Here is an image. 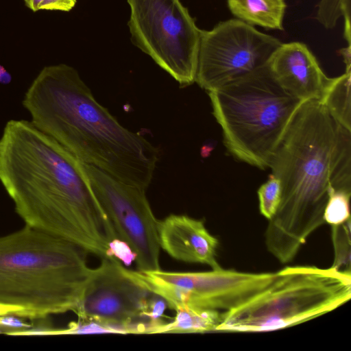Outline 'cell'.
<instances>
[{"instance_id": "obj_1", "label": "cell", "mask_w": 351, "mask_h": 351, "mask_svg": "<svg viewBox=\"0 0 351 351\" xmlns=\"http://www.w3.org/2000/svg\"><path fill=\"white\" fill-rule=\"evenodd\" d=\"M0 182L25 225L111 258L117 237L83 163L30 121L5 125Z\"/></svg>"}, {"instance_id": "obj_2", "label": "cell", "mask_w": 351, "mask_h": 351, "mask_svg": "<svg viewBox=\"0 0 351 351\" xmlns=\"http://www.w3.org/2000/svg\"><path fill=\"white\" fill-rule=\"evenodd\" d=\"M268 168L281 183V199L265 231L268 251L291 261L325 221L331 191L351 192V130L317 100L302 102L275 149Z\"/></svg>"}, {"instance_id": "obj_3", "label": "cell", "mask_w": 351, "mask_h": 351, "mask_svg": "<svg viewBox=\"0 0 351 351\" xmlns=\"http://www.w3.org/2000/svg\"><path fill=\"white\" fill-rule=\"evenodd\" d=\"M30 121L82 162L147 189L158 148L122 126L95 99L78 72L65 64L45 66L24 95Z\"/></svg>"}, {"instance_id": "obj_4", "label": "cell", "mask_w": 351, "mask_h": 351, "mask_svg": "<svg viewBox=\"0 0 351 351\" xmlns=\"http://www.w3.org/2000/svg\"><path fill=\"white\" fill-rule=\"evenodd\" d=\"M75 244L25 225L0 236V304L16 316L47 318L74 311L92 269Z\"/></svg>"}, {"instance_id": "obj_5", "label": "cell", "mask_w": 351, "mask_h": 351, "mask_svg": "<svg viewBox=\"0 0 351 351\" xmlns=\"http://www.w3.org/2000/svg\"><path fill=\"white\" fill-rule=\"evenodd\" d=\"M208 93L228 151L242 162L268 168L302 102L278 84L268 66Z\"/></svg>"}, {"instance_id": "obj_6", "label": "cell", "mask_w": 351, "mask_h": 351, "mask_svg": "<svg viewBox=\"0 0 351 351\" xmlns=\"http://www.w3.org/2000/svg\"><path fill=\"white\" fill-rule=\"evenodd\" d=\"M247 302L222 313L215 331L268 332L327 313L351 298V274L333 267L289 266Z\"/></svg>"}, {"instance_id": "obj_7", "label": "cell", "mask_w": 351, "mask_h": 351, "mask_svg": "<svg viewBox=\"0 0 351 351\" xmlns=\"http://www.w3.org/2000/svg\"><path fill=\"white\" fill-rule=\"evenodd\" d=\"M132 44L180 86L195 82L199 29L180 0H127Z\"/></svg>"}, {"instance_id": "obj_8", "label": "cell", "mask_w": 351, "mask_h": 351, "mask_svg": "<svg viewBox=\"0 0 351 351\" xmlns=\"http://www.w3.org/2000/svg\"><path fill=\"white\" fill-rule=\"evenodd\" d=\"M128 273L173 310L186 306L225 311L265 291L278 276V272L247 273L221 267L200 272L128 269Z\"/></svg>"}, {"instance_id": "obj_9", "label": "cell", "mask_w": 351, "mask_h": 351, "mask_svg": "<svg viewBox=\"0 0 351 351\" xmlns=\"http://www.w3.org/2000/svg\"><path fill=\"white\" fill-rule=\"evenodd\" d=\"M281 43L237 19L201 29L195 82L209 92L243 78L267 66Z\"/></svg>"}, {"instance_id": "obj_10", "label": "cell", "mask_w": 351, "mask_h": 351, "mask_svg": "<svg viewBox=\"0 0 351 351\" xmlns=\"http://www.w3.org/2000/svg\"><path fill=\"white\" fill-rule=\"evenodd\" d=\"M83 165L117 239L134 254L138 270L160 269L158 220L147 198L146 189L123 182L95 167Z\"/></svg>"}, {"instance_id": "obj_11", "label": "cell", "mask_w": 351, "mask_h": 351, "mask_svg": "<svg viewBox=\"0 0 351 351\" xmlns=\"http://www.w3.org/2000/svg\"><path fill=\"white\" fill-rule=\"evenodd\" d=\"M151 292L135 281L117 258H102L92 269L80 302L73 311L79 319H93L118 334H150L145 317Z\"/></svg>"}, {"instance_id": "obj_12", "label": "cell", "mask_w": 351, "mask_h": 351, "mask_svg": "<svg viewBox=\"0 0 351 351\" xmlns=\"http://www.w3.org/2000/svg\"><path fill=\"white\" fill-rule=\"evenodd\" d=\"M268 69L278 84L302 102L320 101L331 79L301 42L281 43L270 57Z\"/></svg>"}, {"instance_id": "obj_13", "label": "cell", "mask_w": 351, "mask_h": 351, "mask_svg": "<svg viewBox=\"0 0 351 351\" xmlns=\"http://www.w3.org/2000/svg\"><path fill=\"white\" fill-rule=\"evenodd\" d=\"M160 248L173 258L221 268L216 260L218 240L209 233L204 221L184 215H170L158 221Z\"/></svg>"}, {"instance_id": "obj_14", "label": "cell", "mask_w": 351, "mask_h": 351, "mask_svg": "<svg viewBox=\"0 0 351 351\" xmlns=\"http://www.w3.org/2000/svg\"><path fill=\"white\" fill-rule=\"evenodd\" d=\"M233 16L250 25L283 30L287 4L285 0H227Z\"/></svg>"}, {"instance_id": "obj_15", "label": "cell", "mask_w": 351, "mask_h": 351, "mask_svg": "<svg viewBox=\"0 0 351 351\" xmlns=\"http://www.w3.org/2000/svg\"><path fill=\"white\" fill-rule=\"evenodd\" d=\"M171 322L160 326L156 333H192L214 332L221 322L219 311L191 306H181L176 310Z\"/></svg>"}, {"instance_id": "obj_16", "label": "cell", "mask_w": 351, "mask_h": 351, "mask_svg": "<svg viewBox=\"0 0 351 351\" xmlns=\"http://www.w3.org/2000/svg\"><path fill=\"white\" fill-rule=\"evenodd\" d=\"M351 70L331 77L321 101L329 113L343 126L351 130L350 121Z\"/></svg>"}, {"instance_id": "obj_17", "label": "cell", "mask_w": 351, "mask_h": 351, "mask_svg": "<svg viewBox=\"0 0 351 351\" xmlns=\"http://www.w3.org/2000/svg\"><path fill=\"white\" fill-rule=\"evenodd\" d=\"M351 0H320L317 7L316 19L326 29L336 27L340 18L343 19V37L351 46Z\"/></svg>"}, {"instance_id": "obj_18", "label": "cell", "mask_w": 351, "mask_h": 351, "mask_svg": "<svg viewBox=\"0 0 351 351\" xmlns=\"http://www.w3.org/2000/svg\"><path fill=\"white\" fill-rule=\"evenodd\" d=\"M335 260L332 267L350 274V219L332 226Z\"/></svg>"}, {"instance_id": "obj_19", "label": "cell", "mask_w": 351, "mask_h": 351, "mask_svg": "<svg viewBox=\"0 0 351 351\" xmlns=\"http://www.w3.org/2000/svg\"><path fill=\"white\" fill-rule=\"evenodd\" d=\"M350 196L351 192L331 191L324 213V221L331 226H335L350 219Z\"/></svg>"}, {"instance_id": "obj_20", "label": "cell", "mask_w": 351, "mask_h": 351, "mask_svg": "<svg viewBox=\"0 0 351 351\" xmlns=\"http://www.w3.org/2000/svg\"><path fill=\"white\" fill-rule=\"evenodd\" d=\"M281 183L272 173L258 190L261 213L268 220L276 214L281 199Z\"/></svg>"}, {"instance_id": "obj_21", "label": "cell", "mask_w": 351, "mask_h": 351, "mask_svg": "<svg viewBox=\"0 0 351 351\" xmlns=\"http://www.w3.org/2000/svg\"><path fill=\"white\" fill-rule=\"evenodd\" d=\"M99 333L118 334L114 328L102 322L93 319H78L77 322H71L65 328H54L51 331L50 335Z\"/></svg>"}, {"instance_id": "obj_22", "label": "cell", "mask_w": 351, "mask_h": 351, "mask_svg": "<svg viewBox=\"0 0 351 351\" xmlns=\"http://www.w3.org/2000/svg\"><path fill=\"white\" fill-rule=\"evenodd\" d=\"M25 5L33 12L41 10L69 12L77 0H23Z\"/></svg>"}, {"instance_id": "obj_23", "label": "cell", "mask_w": 351, "mask_h": 351, "mask_svg": "<svg viewBox=\"0 0 351 351\" xmlns=\"http://www.w3.org/2000/svg\"><path fill=\"white\" fill-rule=\"evenodd\" d=\"M32 323L13 314L0 315V333L16 336L19 332L29 328Z\"/></svg>"}, {"instance_id": "obj_24", "label": "cell", "mask_w": 351, "mask_h": 351, "mask_svg": "<svg viewBox=\"0 0 351 351\" xmlns=\"http://www.w3.org/2000/svg\"><path fill=\"white\" fill-rule=\"evenodd\" d=\"M346 65V70H351V46H347L339 51Z\"/></svg>"}, {"instance_id": "obj_25", "label": "cell", "mask_w": 351, "mask_h": 351, "mask_svg": "<svg viewBox=\"0 0 351 351\" xmlns=\"http://www.w3.org/2000/svg\"><path fill=\"white\" fill-rule=\"evenodd\" d=\"M12 81L11 74L0 64V84L6 85Z\"/></svg>"}, {"instance_id": "obj_26", "label": "cell", "mask_w": 351, "mask_h": 351, "mask_svg": "<svg viewBox=\"0 0 351 351\" xmlns=\"http://www.w3.org/2000/svg\"><path fill=\"white\" fill-rule=\"evenodd\" d=\"M15 311V308L10 305L0 304V315L10 314Z\"/></svg>"}]
</instances>
